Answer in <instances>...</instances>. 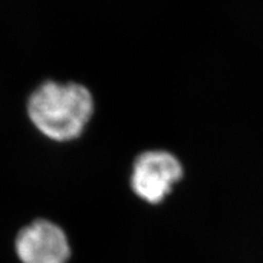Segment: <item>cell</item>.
I'll list each match as a JSON object with an SVG mask.
<instances>
[{"mask_svg": "<svg viewBox=\"0 0 263 263\" xmlns=\"http://www.w3.org/2000/svg\"><path fill=\"white\" fill-rule=\"evenodd\" d=\"M27 112L43 136L65 143L77 139L84 132L94 114V99L80 83L47 81L31 94Z\"/></svg>", "mask_w": 263, "mask_h": 263, "instance_id": "1", "label": "cell"}, {"mask_svg": "<svg viewBox=\"0 0 263 263\" xmlns=\"http://www.w3.org/2000/svg\"><path fill=\"white\" fill-rule=\"evenodd\" d=\"M15 246L22 263H66L71 254L64 230L47 219H37L21 229Z\"/></svg>", "mask_w": 263, "mask_h": 263, "instance_id": "3", "label": "cell"}, {"mask_svg": "<svg viewBox=\"0 0 263 263\" xmlns=\"http://www.w3.org/2000/svg\"><path fill=\"white\" fill-rule=\"evenodd\" d=\"M183 173L182 163L173 154L164 150L144 151L134 161L130 186L143 200L159 203Z\"/></svg>", "mask_w": 263, "mask_h": 263, "instance_id": "2", "label": "cell"}]
</instances>
